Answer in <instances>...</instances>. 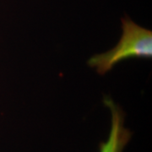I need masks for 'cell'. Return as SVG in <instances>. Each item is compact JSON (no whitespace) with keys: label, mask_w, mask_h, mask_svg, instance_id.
I'll return each mask as SVG.
<instances>
[{"label":"cell","mask_w":152,"mask_h":152,"mask_svg":"<svg viewBox=\"0 0 152 152\" xmlns=\"http://www.w3.org/2000/svg\"><path fill=\"white\" fill-rule=\"evenodd\" d=\"M123 34L118 45L108 52L93 56L89 66L103 75L115 64L129 58H151L152 31L138 26L129 18L122 19Z\"/></svg>","instance_id":"6da1fadb"},{"label":"cell","mask_w":152,"mask_h":152,"mask_svg":"<svg viewBox=\"0 0 152 152\" xmlns=\"http://www.w3.org/2000/svg\"><path fill=\"white\" fill-rule=\"evenodd\" d=\"M104 102L111 111V129L107 140L100 144L99 152H124L132 136L124 126V113L111 98H105Z\"/></svg>","instance_id":"7a4b0ae2"}]
</instances>
